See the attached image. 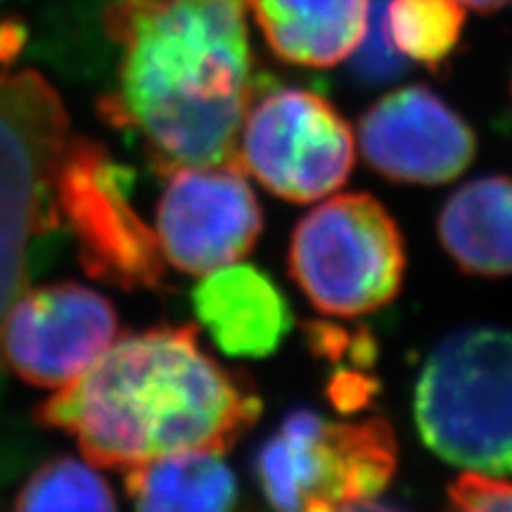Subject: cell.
Returning <instances> with one entry per match:
<instances>
[{
    "label": "cell",
    "mask_w": 512,
    "mask_h": 512,
    "mask_svg": "<svg viewBox=\"0 0 512 512\" xmlns=\"http://www.w3.org/2000/svg\"><path fill=\"white\" fill-rule=\"evenodd\" d=\"M69 143L62 98L38 72H0V328L27 290L31 242L57 202Z\"/></svg>",
    "instance_id": "4"
},
{
    "label": "cell",
    "mask_w": 512,
    "mask_h": 512,
    "mask_svg": "<svg viewBox=\"0 0 512 512\" xmlns=\"http://www.w3.org/2000/svg\"><path fill=\"white\" fill-rule=\"evenodd\" d=\"M339 512H403V510L396 508V505L375 501V498H361V501L344 505Z\"/></svg>",
    "instance_id": "20"
},
{
    "label": "cell",
    "mask_w": 512,
    "mask_h": 512,
    "mask_svg": "<svg viewBox=\"0 0 512 512\" xmlns=\"http://www.w3.org/2000/svg\"><path fill=\"white\" fill-rule=\"evenodd\" d=\"M465 27L458 0H392L384 31L401 57L437 69L456 50Z\"/></svg>",
    "instance_id": "16"
},
{
    "label": "cell",
    "mask_w": 512,
    "mask_h": 512,
    "mask_svg": "<svg viewBox=\"0 0 512 512\" xmlns=\"http://www.w3.org/2000/svg\"><path fill=\"white\" fill-rule=\"evenodd\" d=\"M287 264L318 311L354 318L394 302L406 273V245L375 197L337 195L297 223Z\"/></svg>",
    "instance_id": "6"
},
{
    "label": "cell",
    "mask_w": 512,
    "mask_h": 512,
    "mask_svg": "<svg viewBox=\"0 0 512 512\" xmlns=\"http://www.w3.org/2000/svg\"><path fill=\"white\" fill-rule=\"evenodd\" d=\"M126 494L136 512H233L238 479L223 451L171 453L126 470Z\"/></svg>",
    "instance_id": "15"
},
{
    "label": "cell",
    "mask_w": 512,
    "mask_h": 512,
    "mask_svg": "<svg viewBox=\"0 0 512 512\" xmlns=\"http://www.w3.org/2000/svg\"><path fill=\"white\" fill-rule=\"evenodd\" d=\"M119 318L100 292L76 283L24 290L5 313L0 351L24 382L60 389L117 339Z\"/></svg>",
    "instance_id": "10"
},
{
    "label": "cell",
    "mask_w": 512,
    "mask_h": 512,
    "mask_svg": "<svg viewBox=\"0 0 512 512\" xmlns=\"http://www.w3.org/2000/svg\"><path fill=\"white\" fill-rule=\"evenodd\" d=\"M380 389L375 377H370L363 373V370H337L332 375V380L328 384V394L330 401L335 403L337 411L342 413H356L361 408H366L373 396Z\"/></svg>",
    "instance_id": "19"
},
{
    "label": "cell",
    "mask_w": 512,
    "mask_h": 512,
    "mask_svg": "<svg viewBox=\"0 0 512 512\" xmlns=\"http://www.w3.org/2000/svg\"><path fill=\"white\" fill-rule=\"evenodd\" d=\"M247 0H114L117 88L102 117L136 136L162 174L238 162L254 98Z\"/></svg>",
    "instance_id": "1"
},
{
    "label": "cell",
    "mask_w": 512,
    "mask_h": 512,
    "mask_svg": "<svg viewBox=\"0 0 512 512\" xmlns=\"http://www.w3.org/2000/svg\"><path fill=\"white\" fill-rule=\"evenodd\" d=\"M354 157L351 126L323 95L278 88L249 102L238 164L273 195L316 202L347 183Z\"/></svg>",
    "instance_id": "7"
},
{
    "label": "cell",
    "mask_w": 512,
    "mask_h": 512,
    "mask_svg": "<svg viewBox=\"0 0 512 512\" xmlns=\"http://www.w3.org/2000/svg\"><path fill=\"white\" fill-rule=\"evenodd\" d=\"M268 48L297 67H332L361 46L370 0H247Z\"/></svg>",
    "instance_id": "13"
},
{
    "label": "cell",
    "mask_w": 512,
    "mask_h": 512,
    "mask_svg": "<svg viewBox=\"0 0 512 512\" xmlns=\"http://www.w3.org/2000/svg\"><path fill=\"white\" fill-rule=\"evenodd\" d=\"M437 233L465 273L512 275V178H479L453 192L441 207Z\"/></svg>",
    "instance_id": "14"
},
{
    "label": "cell",
    "mask_w": 512,
    "mask_h": 512,
    "mask_svg": "<svg viewBox=\"0 0 512 512\" xmlns=\"http://www.w3.org/2000/svg\"><path fill=\"white\" fill-rule=\"evenodd\" d=\"M57 197L74 223L88 271L121 287L162 285L166 259L157 233L131 207L128 174L105 147L72 138Z\"/></svg>",
    "instance_id": "8"
},
{
    "label": "cell",
    "mask_w": 512,
    "mask_h": 512,
    "mask_svg": "<svg viewBox=\"0 0 512 512\" xmlns=\"http://www.w3.org/2000/svg\"><path fill=\"white\" fill-rule=\"evenodd\" d=\"M396 463L399 446L384 418L335 422L299 408L259 448L254 472L273 512H339L380 494Z\"/></svg>",
    "instance_id": "5"
},
{
    "label": "cell",
    "mask_w": 512,
    "mask_h": 512,
    "mask_svg": "<svg viewBox=\"0 0 512 512\" xmlns=\"http://www.w3.org/2000/svg\"><path fill=\"white\" fill-rule=\"evenodd\" d=\"M413 415L441 460L512 475V332L472 328L444 339L420 370Z\"/></svg>",
    "instance_id": "3"
},
{
    "label": "cell",
    "mask_w": 512,
    "mask_h": 512,
    "mask_svg": "<svg viewBox=\"0 0 512 512\" xmlns=\"http://www.w3.org/2000/svg\"><path fill=\"white\" fill-rule=\"evenodd\" d=\"M370 169L396 183H451L472 164L477 138L470 124L425 86L387 93L358 121Z\"/></svg>",
    "instance_id": "11"
},
{
    "label": "cell",
    "mask_w": 512,
    "mask_h": 512,
    "mask_svg": "<svg viewBox=\"0 0 512 512\" xmlns=\"http://www.w3.org/2000/svg\"><path fill=\"white\" fill-rule=\"evenodd\" d=\"M441 512H512V482L465 472L448 484Z\"/></svg>",
    "instance_id": "18"
},
{
    "label": "cell",
    "mask_w": 512,
    "mask_h": 512,
    "mask_svg": "<svg viewBox=\"0 0 512 512\" xmlns=\"http://www.w3.org/2000/svg\"><path fill=\"white\" fill-rule=\"evenodd\" d=\"M192 309L226 356L266 358L292 330L285 294L252 264H228L192 290Z\"/></svg>",
    "instance_id": "12"
},
{
    "label": "cell",
    "mask_w": 512,
    "mask_h": 512,
    "mask_svg": "<svg viewBox=\"0 0 512 512\" xmlns=\"http://www.w3.org/2000/svg\"><path fill=\"white\" fill-rule=\"evenodd\" d=\"M261 408L249 377L214 361L195 325H162L114 339L38 420L72 434L91 465L131 470L197 448L226 453Z\"/></svg>",
    "instance_id": "2"
},
{
    "label": "cell",
    "mask_w": 512,
    "mask_h": 512,
    "mask_svg": "<svg viewBox=\"0 0 512 512\" xmlns=\"http://www.w3.org/2000/svg\"><path fill=\"white\" fill-rule=\"evenodd\" d=\"M264 216L238 162L183 166L157 207V240L178 271L207 275L235 264L259 240Z\"/></svg>",
    "instance_id": "9"
},
{
    "label": "cell",
    "mask_w": 512,
    "mask_h": 512,
    "mask_svg": "<svg viewBox=\"0 0 512 512\" xmlns=\"http://www.w3.org/2000/svg\"><path fill=\"white\" fill-rule=\"evenodd\" d=\"M15 512H119L117 498L95 465L55 458L19 489Z\"/></svg>",
    "instance_id": "17"
},
{
    "label": "cell",
    "mask_w": 512,
    "mask_h": 512,
    "mask_svg": "<svg viewBox=\"0 0 512 512\" xmlns=\"http://www.w3.org/2000/svg\"><path fill=\"white\" fill-rule=\"evenodd\" d=\"M458 3L479 12H494V10L505 8V5H510L512 0H458Z\"/></svg>",
    "instance_id": "21"
}]
</instances>
